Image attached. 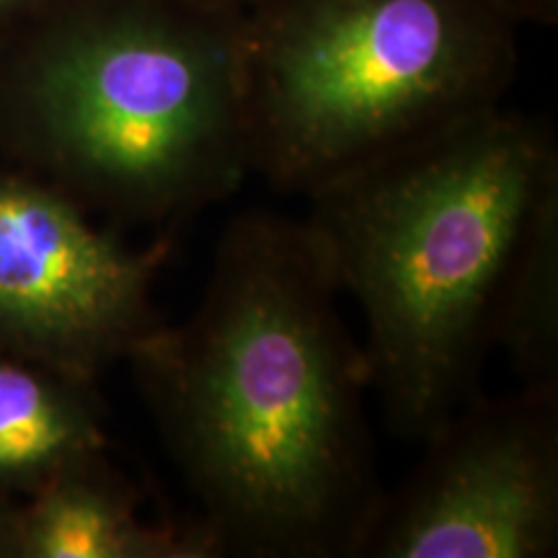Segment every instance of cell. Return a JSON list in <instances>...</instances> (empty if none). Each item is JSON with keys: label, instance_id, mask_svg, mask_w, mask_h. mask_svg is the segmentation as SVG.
Listing matches in <instances>:
<instances>
[{"label": "cell", "instance_id": "7", "mask_svg": "<svg viewBox=\"0 0 558 558\" xmlns=\"http://www.w3.org/2000/svg\"><path fill=\"white\" fill-rule=\"evenodd\" d=\"M199 520L140 518L132 481L107 450L75 460L16 505L13 558H218Z\"/></svg>", "mask_w": 558, "mask_h": 558}, {"label": "cell", "instance_id": "13", "mask_svg": "<svg viewBox=\"0 0 558 558\" xmlns=\"http://www.w3.org/2000/svg\"><path fill=\"white\" fill-rule=\"evenodd\" d=\"M184 3H194V5H202V9H215V11L246 13L251 5H256L259 0H184Z\"/></svg>", "mask_w": 558, "mask_h": 558}, {"label": "cell", "instance_id": "4", "mask_svg": "<svg viewBox=\"0 0 558 558\" xmlns=\"http://www.w3.org/2000/svg\"><path fill=\"white\" fill-rule=\"evenodd\" d=\"M514 26L499 0H259L246 11L251 173L311 194L501 107Z\"/></svg>", "mask_w": 558, "mask_h": 558}, {"label": "cell", "instance_id": "10", "mask_svg": "<svg viewBox=\"0 0 558 558\" xmlns=\"http://www.w3.org/2000/svg\"><path fill=\"white\" fill-rule=\"evenodd\" d=\"M58 3L60 0H0V45Z\"/></svg>", "mask_w": 558, "mask_h": 558}, {"label": "cell", "instance_id": "2", "mask_svg": "<svg viewBox=\"0 0 558 558\" xmlns=\"http://www.w3.org/2000/svg\"><path fill=\"white\" fill-rule=\"evenodd\" d=\"M556 184L550 124L494 107L305 194L396 437L424 442L481 393L501 277Z\"/></svg>", "mask_w": 558, "mask_h": 558}, {"label": "cell", "instance_id": "9", "mask_svg": "<svg viewBox=\"0 0 558 558\" xmlns=\"http://www.w3.org/2000/svg\"><path fill=\"white\" fill-rule=\"evenodd\" d=\"M488 341L522 388L558 390V184L541 197L507 264Z\"/></svg>", "mask_w": 558, "mask_h": 558}, {"label": "cell", "instance_id": "1", "mask_svg": "<svg viewBox=\"0 0 558 558\" xmlns=\"http://www.w3.org/2000/svg\"><path fill=\"white\" fill-rule=\"evenodd\" d=\"M339 295L308 220L239 215L192 316L128 357L220 556L354 558L386 492Z\"/></svg>", "mask_w": 558, "mask_h": 558}, {"label": "cell", "instance_id": "12", "mask_svg": "<svg viewBox=\"0 0 558 558\" xmlns=\"http://www.w3.org/2000/svg\"><path fill=\"white\" fill-rule=\"evenodd\" d=\"M19 499L0 494V558H13V525Z\"/></svg>", "mask_w": 558, "mask_h": 558}, {"label": "cell", "instance_id": "3", "mask_svg": "<svg viewBox=\"0 0 558 558\" xmlns=\"http://www.w3.org/2000/svg\"><path fill=\"white\" fill-rule=\"evenodd\" d=\"M0 150L130 226L228 199L251 173L246 13L60 0L0 45Z\"/></svg>", "mask_w": 558, "mask_h": 558}, {"label": "cell", "instance_id": "8", "mask_svg": "<svg viewBox=\"0 0 558 558\" xmlns=\"http://www.w3.org/2000/svg\"><path fill=\"white\" fill-rule=\"evenodd\" d=\"M109 448L94 380L0 352V494L24 499Z\"/></svg>", "mask_w": 558, "mask_h": 558}, {"label": "cell", "instance_id": "11", "mask_svg": "<svg viewBox=\"0 0 558 558\" xmlns=\"http://www.w3.org/2000/svg\"><path fill=\"white\" fill-rule=\"evenodd\" d=\"M499 5L514 24L533 21V24L554 26L558 21V0H499Z\"/></svg>", "mask_w": 558, "mask_h": 558}, {"label": "cell", "instance_id": "6", "mask_svg": "<svg viewBox=\"0 0 558 558\" xmlns=\"http://www.w3.org/2000/svg\"><path fill=\"white\" fill-rule=\"evenodd\" d=\"M173 243L130 248L24 169H0V352L96 380L166 320L153 290Z\"/></svg>", "mask_w": 558, "mask_h": 558}, {"label": "cell", "instance_id": "5", "mask_svg": "<svg viewBox=\"0 0 558 558\" xmlns=\"http://www.w3.org/2000/svg\"><path fill=\"white\" fill-rule=\"evenodd\" d=\"M422 445L416 471L383 492L354 558L558 554V390L478 393Z\"/></svg>", "mask_w": 558, "mask_h": 558}]
</instances>
